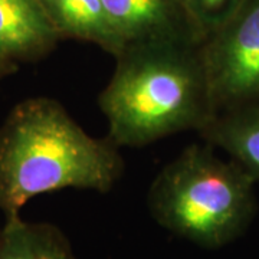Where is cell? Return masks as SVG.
Returning <instances> with one entry per match:
<instances>
[{
    "mask_svg": "<svg viewBox=\"0 0 259 259\" xmlns=\"http://www.w3.org/2000/svg\"><path fill=\"white\" fill-rule=\"evenodd\" d=\"M124 173L111 140L90 136L59 101L32 97L0 125V210L20 214L39 194L64 189L107 193Z\"/></svg>",
    "mask_w": 259,
    "mask_h": 259,
    "instance_id": "1",
    "label": "cell"
},
{
    "mask_svg": "<svg viewBox=\"0 0 259 259\" xmlns=\"http://www.w3.org/2000/svg\"><path fill=\"white\" fill-rule=\"evenodd\" d=\"M98 97L117 147H144L214 118L200 45L151 42L125 45Z\"/></svg>",
    "mask_w": 259,
    "mask_h": 259,
    "instance_id": "2",
    "label": "cell"
},
{
    "mask_svg": "<svg viewBox=\"0 0 259 259\" xmlns=\"http://www.w3.org/2000/svg\"><path fill=\"white\" fill-rule=\"evenodd\" d=\"M255 180L241 164L218 157L212 144H190L153 179L148 212L179 238L219 249L242 236L252 222Z\"/></svg>",
    "mask_w": 259,
    "mask_h": 259,
    "instance_id": "3",
    "label": "cell"
},
{
    "mask_svg": "<svg viewBox=\"0 0 259 259\" xmlns=\"http://www.w3.org/2000/svg\"><path fill=\"white\" fill-rule=\"evenodd\" d=\"M214 115L259 102V0H245L200 45Z\"/></svg>",
    "mask_w": 259,
    "mask_h": 259,
    "instance_id": "4",
    "label": "cell"
},
{
    "mask_svg": "<svg viewBox=\"0 0 259 259\" xmlns=\"http://www.w3.org/2000/svg\"><path fill=\"white\" fill-rule=\"evenodd\" d=\"M102 3L124 45L203 44L179 0H102Z\"/></svg>",
    "mask_w": 259,
    "mask_h": 259,
    "instance_id": "5",
    "label": "cell"
},
{
    "mask_svg": "<svg viewBox=\"0 0 259 259\" xmlns=\"http://www.w3.org/2000/svg\"><path fill=\"white\" fill-rule=\"evenodd\" d=\"M61 40L39 0H0V54L15 62H36Z\"/></svg>",
    "mask_w": 259,
    "mask_h": 259,
    "instance_id": "6",
    "label": "cell"
},
{
    "mask_svg": "<svg viewBox=\"0 0 259 259\" xmlns=\"http://www.w3.org/2000/svg\"><path fill=\"white\" fill-rule=\"evenodd\" d=\"M61 39L100 47L117 56L124 42L111 25L102 0H39Z\"/></svg>",
    "mask_w": 259,
    "mask_h": 259,
    "instance_id": "7",
    "label": "cell"
},
{
    "mask_svg": "<svg viewBox=\"0 0 259 259\" xmlns=\"http://www.w3.org/2000/svg\"><path fill=\"white\" fill-rule=\"evenodd\" d=\"M199 134L259 179V102L214 115Z\"/></svg>",
    "mask_w": 259,
    "mask_h": 259,
    "instance_id": "8",
    "label": "cell"
},
{
    "mask_svg": "<svg viewBox=\"0 0 259 259\" xmlns=\"http://www.w3.org/2000/svg\"><path fill=\"white\" fill-rule=\"evenodd\" d=\"M0 259H76L58 226L29 222L20 214L6 218L0 229Z\"/></svg>",
    "mask_w": 259,
    "mask_h": 259,
    "instance_id": "9",
    "label": "cell"
},
{
    "mask_svg": "<svg viewBox=\"0 0 259 259\" xmlns=\"http://www.w3.org/2000/svg\"><path fill=\"white\" fill-rule=\"evenodd\" d=\"M245 0H179L199 36H210L235 15Z\"/></svg>",
    "mask_w": 259,
    "mask_h": 259,
    "instance_id": "10",
    "label": "cell"
},
{
    "mask_svg": "<svg viewBox=\"0 0 259 259\" xmlns=\"http://www.w3.org/2000/svg\"><path fill=\"white\" fill-rule=\"evenodd\" d=\"M18 62H15V61H12L8 56L0 54V79H3V78H6V76H9L12 74H15L18 71Z\"/></svg>",
    "mask_w": 259,
    "mask_h": 259,
    "instance_id": "11",
    "label": "cell"
}]
</instances>
